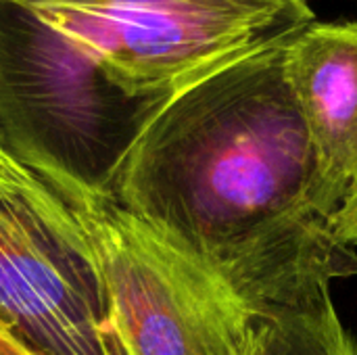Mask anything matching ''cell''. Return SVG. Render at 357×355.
I'll list each match as a JSON object with an SVG mask.
<instances>
[{
    "label": "cell",
    "instance_id": "obj_3",
    "mask_svg": "<svg viewBox=\"0 0 357 355\" xmlns=\"http://www.w3.org/2000/svg\"><path fill=\"white\" fill-rule=\"evenodd\" d=\"M0 322L38 355H126L73 207L2 144Z\"/></svg>",
    "mask_w": 357,
    "mask_h": 355
},
{
    "label": "cell",
    "instance_id": "obj_7",
    "mask_svg": "<svg viewBox=\"0 0 357 355\" xmlns=\"http://www.w3.org/2000/svg\"><path fill=\"white\" fill-rule=\"evenodd\" d=\"M337 234L339 239L349 245L357 247V184H354L337 213Z\"/></svg>",
    "mask_w": 357,
    "mask_h": 355
},
{
    "label": "cell",
    "instance_id": "obj_5",
    "mask_svg": "<svg viewBox=\"0 0 357 355\" xmlns=\"http://www.w3.org/2000/svg\"><path fill=\"white\" fill-rule=\"evenodd\" d=\"M284 69L318 155L347 197L357 184V21H314L287 42Z\"/></svg>",
    "mask_w": 357,
    "mask_h": 355
},
{
    "label": "cell",
    "instance_id": "obj_8",
    "mask_svg": "<svg viewBox=\"0 0 357 355\" xmlns=\"http://www.w3.org/2000/svg\"><path fill=\"white\" fill-rule=\"evenodd\" d=\"M0 355H38L23 345L2 322H0Z\"/></svg>",
    "mask_w": 357,
    "mask_h": 355
},
{
    "label": "cell",
    "instance_id": "obj_1",
    "mask_svg": "<svg viewBox=\"0 0 357 355\" xmlns=\"http://www.w3.org/2000/svg\"><path fill=\"white\" fill-rule=\"evenodd\" d=\"M287 44L172 94L128 153L113 199L255 318L357 276L328 176L284 69Z\"/></svg>",
    "mask_w": 357,
    "mask_h": 355
},
{
    "label": "cell",
    "instance_id": "obj_2",
    "mask_svg": "<svg viewBox=\"0 0 357 355\" xmlns=\"http://www.w3.org/2000/svg\"><path fill=\"white\" fill-rule=\"evenodd\" d=\"M274 27L276 0H0V144L67 201L111 197L165 100Z\"/></svg>",
    "mask_w": 357,
    "mask_h": 355
},
{
    "label": "cell",
    "instance_id": "obj_6",
    "mask_svg": "<svg viewBox=\"0 0 357 355\" xmlns=\"http://www.w3.org/2000/svg\"><path fill=\"white\" fill-rule=\"evenodd\" d=\"M249 355H357L331 291L314 299L259 316Z\"/></svg>",
    "mask_w": 357,
    "mask_h": 355
},
{
    "label": "cell",
    "instance_id": "obj_4",
    "mask_svg": "<svg viewBox=\"0 0 357 355\" xmlns=\"http://www.w3.org/2000/svg\"><path fill=\"white\" fill-rule=\"evenodd\" d=\"M94 249L126 355H249L257 318L113 197L69 203Z\"/></svg>",
    "mask_w": 357,
    "mask_h": 355
}]
</instances>
